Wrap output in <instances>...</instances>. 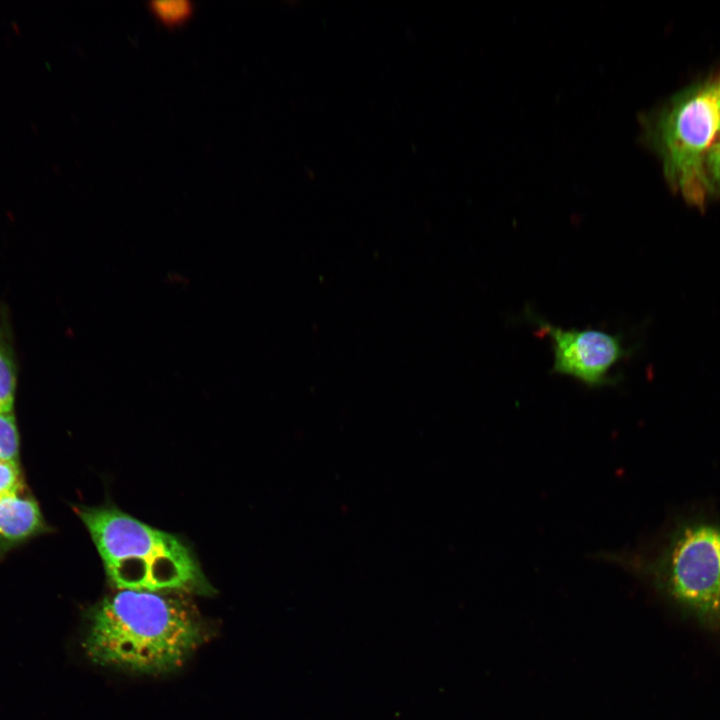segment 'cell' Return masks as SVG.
<instances>
[{
	"label": "cell",
	"mask_w": 720,
	"mask_h": 720,
	"mask_svg": "<svg viewBox=\"0 0 720 720\" xmlns=\"http://www.w3.org/2000/svg\"><path fill=\"white\" fill-rule=\"evenodd\" d=\"M716 85H717V91H718V97H719V103H720V80L718 81V83H716Z\"/></svg>",
	"instance_id": "cell-12"
},
{
	"label": "cell",
	"mask_w": 720,
	"mask_h": 720,
	"mask_svg": "<svg viewBox=\"0 0 720 720\" xmlns=\"http://www.w3.org/2000/svg\"><path fill=\"white\" fill-rule=\"evenodd\" d=\"M525 318L537 327L538 335H545L550 340L552 374L571 377L588 388L617 383L618 377L611 374V370L628 354L621 335L591 328L564 329L529 308L525 310Z\"/></svg>",
	"instance_id": "cell-5"
},
{
	"label": "cell",
	"mask_w": 720,
	"mask_h": 720,
	"mask_svg": "<svg viewBox=\"0 0 720 720\" xmlns=\"http://www.w3.org/2000/svg\"><path fill=\"white\" fill-rule=\"evenodd\" d=\"M149 5L153 14L168 25L184 22L193 11V4L189 0H154Z\"/></svg>",
	"instance_id": "cell-9"
},
{
	"label": "cell",
	"mask_w": 720,
	"mask_h": 720,
	"mask_svg": "<svg viewBox=\"0 0 720 720\" xmlns=\"http://www.w3.org/2000/svg\"><path fill=\"white\" fill-rule=\"evenodd\" d=\"M19 381V360L8 305L0 302V412H13Z\"/></svg>",
	"instance_id": "cell-7"
},
{
	"label": "cell",
	"mask_w": 720,
	"mask_h": 720,
	"mask_svg": "<svg viewBox=\"0 0 720 720\" xmlns=\"http://www.w3.org/2000/svg\"><path fill=\"white\" fill-rule=\"evenodd\" d=\"M705 171L710 183L720 188V143L710 147L705 156Z\"/></svg>",
	"instance_id": "cell-11"
},
{
	"label": "cell",
	"mask_w": 720,
	"mask_h": 720,
	"mask_svg": "<svg viewBox=\"0 0 720 720\" xmlns=\"http://www.w3.org/2000/svg\"><path fill=\"white\" fill-rule=\"evenodd\" d=\"M718 132L720 103L716 83L678 96L646 127V137L662 158L666 179L695 205L703 204L711 188L705 156Z\"/></svg>",
	"instance_id": "cell-4"
},
{
	"label": "cell",
	"mask_w": 720,
	"mask_h": 720,
	"mask_svg": "<svg viewBox=\"0 0 720 720\" xmlns=\"http://www.w3.org/2000/svg\"><path fill=\"white\" fill-rule=\"evenodd\" d=\"M207 639L190 595L116 590L84 613L80 646L94 665L161 675L182 667Z\"/></svg>",
	"instance_id": "cell-1"
},
{
	"label": "cell",
	"mask_w": 720,
	"mask_h": 720,
	"mask_svg": "<svg viewBox=\"0 0 720 720\" xmlns=\"http://www.w3.org/2000/svg\"><path fill=\"white\" fill-rule=\"evenodd\" d=\"M52 530L28 488L0 499V561Z\"/></svg>",
	"instance_id": "cell-6"
},
{
	"label": "cell",
	"mask_w": 720,
	"mask_h": 720,
	"mask_svg": "<svg viewBox=\"0 0 720 720\" xmlns=\"http://www.w3.org/2000/svg\"><path fill=\"white\" fill-rule=\"evenodd\" d=\"M87 529L115 590L210 596L191 548L178 536L152 527L117 507L73 506Z\"/></svg>",
	"instance_id": "cell-2"
},
{
	"label": "cell",
	"mask_w": 720,
	"mask_h": 720,
	"mask_svg": "<svg viewBox=\"0 0 720 720\" xmlns=\"http://www.w3.org/2000/svg\"><path fill=\"white\" fill-rule=\"evenodd\" d=\"M21 434L13 412H0V460L20 462Z\"/></svg>",
	"instance_id": "cell-8"
},
{
	"label": "cell",
	"mask_w": 720,
	"mask_h": 720,
	"mask_svg": "<svg viewBox=\"0 0 720 720\" xmlns=\"http://www.w3.org/2000/svg\"><path fill=\"white\" fill-rule=\"evenodd\" d=\"M26 488L20 462L0 460V499Z\"/></svg>",
	"instance_id": "cell-10"
},
{
	"label": "cell",
	"mask_w": 720,
	"mask_h": 720,
	"mask_svg": "<svg viewBox=\"0 0 720 720\" xmlns=\"http://www.w3.org/2000/svg\"><path fill=\"white\" fill-rule=\"evenodd\" d=\"M643 570L686 620L720 645V527L692 523L679 529Z\"/></svg>",
	"instance_id": "cell-3"
}]
</instances>
